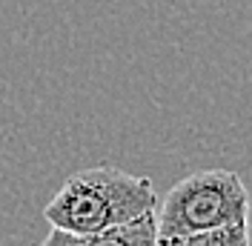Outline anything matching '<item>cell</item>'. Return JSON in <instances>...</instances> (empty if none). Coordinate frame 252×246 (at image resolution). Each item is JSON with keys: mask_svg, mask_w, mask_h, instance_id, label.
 <instances>
[{"mask_svg": "<svg viewBox=\"0 0 252 246\" xmlns=\"http://www.w3.org/2000/svg\"><path fill=\"white\" fill-rule=\"evenodd\" d=\"M158 246H252L250 220L192 232V235H181V238H169V241H160Z\"/></svg>", "mask_w": 252, "mask_h": 246, "instance_id": "obj_4", "label": "cell"}, {"mask_svg": "<svg viewBox=\"0 0 252 246\" xmlns=\"http://www.w3.org/2000/svg\"><path fill=\"white\" fill-rule=\"evenodd\" d=\"M158 244L192 235V232L247 223L250 220V189L232 169L192 172L169 186L166 198L155 209Z\"/></svg>", "mask_w": 252, "mask_h": 246, "instance_id": "obj_2", "label": "cell"}, {"mask_svg": "<svg viewBox=\"0 0 252 246\" xmlns=\"http://www.w3.org/2000/svg\"><path fill=\"white\" fill-rule=\"evenodd\" d=\"M40 246H158L155 215H143L132 223L109 226L100 232H66L52 226Z\"/></svg>", "mask_w": 252, "mask_h": 246, "instance_id": "obj_3", "label": "cell"}, {"mask_svg": "<svg viewBox=\"0 0 252 246\" xmlns=\"http://www.w3.org/2000/svg\"><path fill=\"white\" fill-rule=\"evenodd\" d=\"M155 209L158 192L149 178L103 163L69 175V181L46 203L43 217L55 229L100 232L155 215Z\"/></svg>", "mask_w": 252, "mask_h": 246, "instance_id": "obj_1", "label": "cell"}]
</instances>
